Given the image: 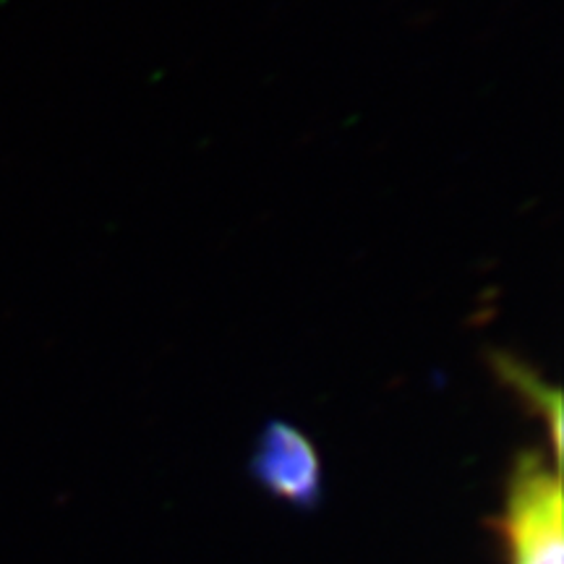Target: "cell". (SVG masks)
<instances>
[{
	"mask_svg": "<svg viewBox=\"0 0 564 564\" xmlns=\"http://www.w3.org/2000/svg\"><path fill=\"white\" fill-rule=\"evenodd\" d=\"M507 564H564V494L560 465L539 449L514 457L497 520Z\"/></svg>",
	"mask_w": 564,
	"mask_h": 564,
	"instance_id": "1",
	"label": "cell"
},
{
	"mask_svg": "<svg viewBox=\"0 0 564 564\" xmlns=\"http://www.w3.org/2000/svg\"><path fill=\"white\" fill-rule=\"evenodd\" d=\"M249 474L282 502L301 510H316L322 505V457L314 442L293 423L280 419L267 423L251 453Z\"/></svg>",
	"mask_w": 564,
	"mask_h": 564,
	"instance_id": "2",
	"label": "cell"
},
{
	"mask_svg": "<svg viewBox=\"0 0 564 564\" xmlns=\"http://www.w3.org/2000/svg\"><path fill=\"white\" fill-rule=\"evenodd\" d=\"M489 364L494 373L499 377V382H505L510 390L518 394L520 400H525V405L531 408L546 421L549 440L554 447V463L560 465L562 457V392L556 387L546 384L544 379L535 373L531 366L518 361L505 350H494L489 356Z\"/></svg>",
	"mask_w": 564,
	"mask_h": 564,
	"instance_id": "3",
	"label": "cell"
}]
</instances>
